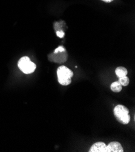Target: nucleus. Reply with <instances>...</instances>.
<instances>
[{"label":"nucleus","mask_w":135,"mask_h":152,"mask_svg":"<svg viewBox=\"0 0 135 152\" xmlns=\"http://www.w3.org/2000/svg\"><path fill=\"white\" fill-rule=\"evenodd\" d=\"M58 81L62 86H68L72 83V78L73 77V72L64 66H61L57 69Z\"/></svg>","instance_id":"1"},{"label":"nucleus","mask_w":135,"mask_h":152,"mask_svg":"<svg viewBox=\"0 0 135 152\" xmlns=\"http://www.w3.org/2000/svg\"><path fill=\"white\" fill-rule=\"evenodd\" d=\"M116 120L122 124H128L130 121L129 110L123 105H117L113 110Z\"/></svg>","instance_id":"2"},{"label":"nucleus","mask_w":135,"mask_h":152,"mask_svg":"<svg viewBox=\"0 0 135 152\" xmlns=\"http://www.w3.org/2000/svg\"><path fill=\"white\" fill-rule=\"evenodd\" d=\"M19 69L25 74L34 73L36 68V64L32 62L28 56H23L20 59L18 63Z\"/></svg>","instance_id":"3"},{"label":"nucleus","mask_w":135,"mask_h":152,"mask_svg":"<svg viewBox=\"0 0 135 152\" xmlns=\"http://www.w3.org/2000/svg\"><path fill=\"white\" fill-rule=\"evenodd\" d=\"M67 57L68 56L66 51L53 52V53L49 55V60L56 63H63L66 61Z\"/></svg>","instance_id":"4"},{"label":"nucleus","mask_w":135,"mask_h":152,"mask_svg":"<svg viewBox=\"0 0 135 152\" xmlns=\"http://www.w3.org/2000/svg\"><path fill=\"white\" fill-rule=\"evenodd\" d=\"M124 149L122 145L119 142H111L107 145V152H123Z\"/></svg>","instance_id":"5"},{"label":"nucleus","mask_w":135,"mask_h":152,"mask_svg":"<svg viewBox=\"0 0 135 152\" xmlns=\"http://www.w3.org/2000/svg\"><path fill=\"white\" fill-rule=\"evenodd\" d=\"M89 152H107V145L103 142H97L93 144Z\"/></svg>","instance_id":"6"},{"label":"nucleus","mask_w":135,"mask_h":152,"mask_svg":"<svg viewBox=\"0 0 135 152\" xmlns=\"http://www.w3.org/2000/svg\"><path fill=\"white\" fill-rule=\"evenodd\" d=\"M115 73L118 78H121L127 76L128 74V71L127 69L124 67H118L116 69Z\"/></svg>","instance_id":"7"},{"label":"nucleus","mask_w":135,"mask_h":152,"mask_svg":"<svg viewBox=\"0 0 135 152\" xmlns=\"http://www.w3.org/2000/svg\"><path fill=\"white\" fill-rule=\"evenodd\" d=\"M110 88L112 91L115 93H118L122 90V85L119 83V81H116L112 83L110 86Z\"/></svg>","instance_id":"8"},{"label":"nucleus","mask_w":135,"mask_h":152,"mask_svg":"<svg viewBox=\"0 0 135 152\" xmlns=\"http://www.w3.org/2000/svg\"><path fill=\"white\" fill-rule=\"evenodd\" d=\"M119 83L122 85V86H127L129 84V78L126 76V77H123L121 78H119Z\"/></svg>","instance_id":"9"},{"label":"nucleus","mask_w":135,"mask_h":152,"mask_svg":"<svg viewBox=\"0 0 135 152\" xmlns=\"http://www.w3.org/2000/svg\"><path fill=\"white\" fill-rule=\"evenodd\" d=\"M56 34L57 37H58L59 38H63L65 35V34L63 32V30H58V31L56 32Z\"/></svg>","instance_id":"10"},{"label":"nucleus","mask_w":135,"mask_h":152,"mask_svg":"<svg viewBox=\"0 0 135 152\" xmlns=\"http://www.w3.org/2000/svg\"><path fill=\"white\" fill-rule=\"evenodd\" d=\"M65 51H66V49H65L63 46H62V45H60V46H59L58 48H57L55 50L54 52H65Z\"/></svg>","instance_id":"11"},{"label":"nucleus","mask_w":135,"mask_h":152,"mask_svg":"<svg viewBox=\"0 0 135 152\" xmlns=\"http://www.w3.org/2000/svg\"><path fill=\"white\" fill-rule=\"evenodd\" d=\"M102 1L106 2V3H110V2L113 1V0H102Z\"/></svg>","instance_id":"12"}]
</instances>
